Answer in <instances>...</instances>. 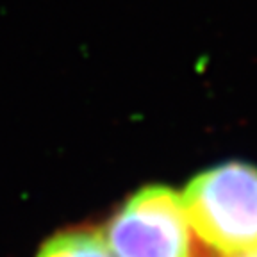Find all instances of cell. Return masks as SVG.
<instances>
[{"label":"cell","mask_w":257,"mask_h":257,"mask_svg":"<svg viewBox=\"0 0 257 257\" xmlns=\"http://www.w3.org/2000/svg\"><path fill=\"white\" fill-rule=\"evenodd\" d=\"M112 257H191L182 198L166 186H147L128 198L104 229Z\"/></svg>","instance_id":"2"},{"label":"cell","mask_w":257,"mask_h":257,"mask_svg":"<svg viewBox=\"0 0 257 257\" xmlns=\"http://www.w3.org/2000/svg\"><path fill=\"white\" fill-rule=\"evenodd\" d=\"M36 257H112L100 234L64 230L43 243Z\"/></svg>","instance_id":"3"},{"label":"cell","mask_w":257,"mask_h":257,"mask_svg":"<svg viewBox=\"0 0 257 257\" xmlns=\"http://www.w3.org/2000/svg\"><path fill=\"white\" fill-rule=\"evenodd\" d=\"M227 257H257V246L248 248V250H243V252L232 253V255H227Z\"/></svg>","instance_id":"4"},{"label":"cell","mask_w":257,"mask_h":257,"mask_svg":"<svg viewBox=\"0 0 257 257\" xmlns=\"http://www.w3.org/2000/svg\"><path fill=\"white\" fill-rule=\"evenodd\" d=\"M186 220L221 255L257 246V168L225 163L193 179L182 195Z\"/></svg>","instance_id":"1"}]
</instances>
